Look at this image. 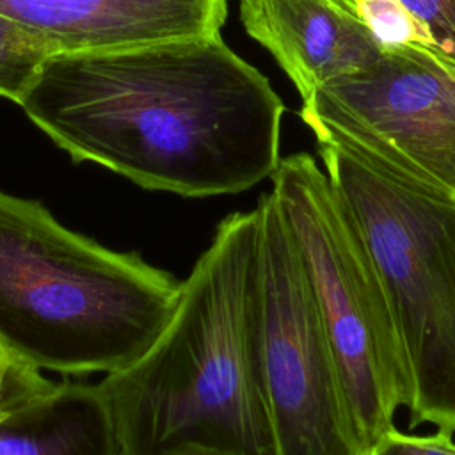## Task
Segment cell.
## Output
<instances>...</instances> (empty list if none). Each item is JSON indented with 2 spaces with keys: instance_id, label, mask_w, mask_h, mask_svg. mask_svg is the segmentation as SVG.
Here are the masks:
<instances>
[{
  "instance_id": "1",
  "label": "cell",
  "mask_w": 455,
  "mask_h": 455,
  "mask_svg": "<svg viewBox=\"0 0 455 455\" xmlns=\"http://www.w3.org/2000/svg\"><path fill=\"white\" fill-rule=\"evenodd\" d=\"M20 105L75 162L148 190L238 194L281 160L284 105L220 34L53 53Z\"/></svg>"
},
{
  "instance_id": "2",
  "label": "cell",
  "mask_w": 455,
  "mask_h": 455,
  "mask_svg": "<svg viewBox=\"0 0 455 455\" xmlns=\"http://www.w3.org/2000/svg\"><path fill=\"white\" fill-rule=\"evenodd\" d=\"M258 212L222 219L174 309L100 382L121 455H277L256 343Z\"/></svg>"
},
{
  "instance_id": "3",
  "label": "cell",
  "mask_w": 455,
  "mask_h": 455,
  "mask_svg": "<svg viewBox=\"0 0 455 455\" xmlns=\"http://www.w3.org/2000/svg\"><path fill=\"white\" fill-rule=\"evenodd\" d=\"M180 281L0 190V345L37 370L116 373L167 323Z\"/></svg>"
},
{
  "instance_id": "4",
  "label": "cell",
  "mask_w": 455,
  "mask_h": 455,
  "mask_svg": "<svg viewBox=\"0 0 455 455\" xmlns=\"http://www.w3.org/2000/svg\"><path fill=\"white\" fill-rule=\"evenodd\" d=\"M323 169L379 272L409 379L411 427L455 434V197L320 142Z\"/></svg>"
},
{
  "instance_id": "5",
  "label": "cell",
  "mask_w": 455,
  "mask_h": 455,
  "mask_svg": "<svg viewBox=\"0 0 455 455\" xmlns=\"http://www.w3.org/2000/svg\"><path fill=\"white\" fill-rule=\"evenodd\" d=\"M270 180L366 453L409 403L407 370L379 272L355 220L311 155L281 158Z\"/></svg>"
},
{
  "instance_id": "6",
  "label": "cell",
  "mask_w": 455,
  "mask_h": 455,
  "mask_svg": "<svg viewBox=\"0 0 455 455\" xmlns=\"http://www.w3.org/2000/svg\"><path fill=\"white\" fill-rule=\"evenodd\" d=\"M256 212V343L275 451L364 455L329 338L270 192Z\"/></svg>"
},
{
  "instance_id": "7",
  "label": "cell",
  "mask_w": 455,
  "mask_h": 455,
  "mask_svg": "<svg viewBox=\"0 0 455 455\" xmlns=\"http://www.w3.org/2000/svg\"><path fill=\"white\" fill-rule=\"evenodd\" d=\"M332 142L416 187L455 197V73L411 48L320 85L300 108Z\"/></svg>"
},
{
  "instance_id": "8",
  "label": "cell",
  "mask_w": 455,
  "mask_h": 455,
  "mask_svg": "<svg viewBox=\"0 0 455 455\" xmlns=\"http://www.w3.org/2000/svg\"><path fill=\"white\" fill-rule=\"evenodd\" d=\"M52 55L220 34L226 0H0Z\"/></svg>"
},
{
  "instance_id": "9",
  "label": "cell",
  "mask_w": 455,
  "mask_h": 455,
  "mask_svg": "<svg viewBox=\"0 0 455 455\" xmlns=\"http://www.w3.org/2000/svg\"><path fill=\"white\" fill-rule=\"evenodd\" d=\"M240 20L277 60L302 101L384 52L357 0H240Z\"/></svg>"
},
{
  "instance_id": "10",
  "label": "cell",
  "mask_w": 455,
  "mask_h": 455,
  "mask_svg": "<svg viewBox=\"0 0 455 455\" xmlns=\"http://www.w3.org/2000/svg\"><path fill=\"white\" fill-rule=\"evenodd\" d=\"M0 455H121L100 384L57 382L0 421Z\"/></svg>"
},
{
  "instance_id": "11",
  "label": "cell",
  "mask_w": 455,
  "mask_h": 455,
  "mask_svg": "<svg viewBox=\"0 0 455 455\" xmlns=\"http://www.w3.org/2000/svg\"><path fill=\"white\" fill-rule=\"evenodd\" d=\"M384 50L411 48L455 73V0H357Z\"/></svg>"
},
{
  "instance_id": "12",
  "label": "cell",
  "mask_w": 455,
  "mask_h": 455,
  "mask_svg": "<svg viewBox=\"0 0 455 455\" xmlns=\"http://www.w3.org/2000/svg\"><path fill=\"white\" fill-rule=\"evenodd\" d=\"M52 52L0 14V96L20 105L41 64Z\"/></svg>"
},
{
  "instance_id": "13",
  "label": "cell",
  "mask_w": 455,
  "mask_h": 455,
  "mask_svg": "<svg viewBox=\"0 0 455 455\" xmlns=\"http://www.w3.org/2000/svg\"><path fill=\"white\" fill-rule=\"evenodd\" d=\"M364 455H455L453 434L437 430L432 435L386 432Z\"/></svg>"
},
{
  "instance_id": "14",
  "label": "cell",
  "mask_w": 455,
  "mask_h": 455,
  "mask_svg": "<svg viewBox=\"0 0 455 455\" xmlns=\"http://www.w3.org/2000/svg\"><path fill=\"white\" fill-rule=\"evenodd\" d=\"M20 363H23V361H20L18 357L11 355V354L0 345V384L16 370V366H18Z\"/></svg>"
}]
</instances>
